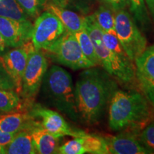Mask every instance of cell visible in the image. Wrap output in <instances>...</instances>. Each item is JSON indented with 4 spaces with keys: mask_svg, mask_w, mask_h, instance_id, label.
<instances>
[{
    "mask_svg": "<svg viewBox=\"0 0 154 154\" xmlns=\"http://www.w3.org/2000/svg\"><path fill=\"white\" fill-rule=\"evenodd\" d=\"M21 105L19 95L15 91L0 89V111L9 113Z\"/></svg>",
    "mask_w": 154,
    "mask_h": 154,
    "instance_id": "obj_23",
    "label": "cell"
},
{
    "mask_svg": "<svg viewBox=\"0 0 154 154\" xmlns=\"http://www.w3.org/2000/svg\"><path fill=\"white\" fill-rule=\"evenodd\" d=\"M102 5H106L111 8L114 11L119 9H126L128 4L127 0H99Z\"/></svg>",
    "mask_w": 154,
    "mask_h": 154,
    "instance_id": "obj_28",
    "label": "cell"
},
{
    "mask_svg": "<svg viewBox=\"0 0 154 154\" xmlns=\"http://www.w3.org/2000/svg\"><path fill=\"white\" fill-rule=\"evenodd\" d=\"M29 113L34 118L41 119L42 126L56 137L62 138L69 136L75 138L86 133L73 129L60 113L40 105H34Z\"/></svg>",
    "mask_w": 154,
    "mask_h": 154,
    "instance_id": "obj_11",
    "label": "cell"
},
{
    "mask_svg": "<svg viewBox=\"0 0 154 154\" xmlns=\"http://www.w3.org/2000/svg\"><path fill=\"white\" fill-rule=\"evenodd\" d=\"M0 115H1V113H0Z\"/></svg>",
    "mask_w": 154,
    "mask_h": 154,
    "instance_id": "obj_33",
    "label": "cell"
},
{
    "mask_svg": "<svg viewBox=\"0 0 154 154\" xmlns=\"http://www.w3.org/2000/svg\"><path fill=\"white\" fill-rule=\"evenodd\" d=\"M0 17L17 21L28 20V15L25 13L16 0L0 1Z\"/></svg>",
    "mask_w": 154,
    "mask_h": 154,
    "instance_id": "obj_22",
    "label": "cell"
},
{
    "mask_svg": "<svg viewBox=\"0 0 154 154\" xmlns=\"http://www.w3.org/2000/svg\"><path fill=\"white\" fill-rule=\"evenodd\" d=\"M48 69V61L40 49H34L29 53L27 62L22 79V95L27 101H32L38 94L44 76Z\"/></svg>",
    "mask_w": 154,
    "mask_h": 154,
    "instance_id": "obj_7",
    "label": "cell"
},
{
    "mask_svg": "<svg viewBox=\"0 0 154 154\" xmlns=\"http://www.w3.org/2000/svg\"><path fill=\"white\" fill-rule=\"evenodd\" d=\"M49 57L57 63L73 70L96 66L85 57L74 33L66 32L46 49Z\"/></svg>",
    "mask_w": 154,
    "mask_h": 154,
    "instance_id": "obj_6",
    "label": "cell"
},
{
    "mask_svg": "<svg viewBox=\"0 0 154 154\" xmlns=\"http://www.w3.org/2000/svg\"><path fill=\"white\" fill-rule=\"evenodd\" d=\"M151 105L142 93L136 90L124 91L117 88L109 105V128L113 131H119L144 127L152 120Z\"/></svg>",
    "mask_w": 154,
    "mask_h": 154,
    "instance_id": "obj_2",
    "label": "cell"
},
{
    "mask_svg": "<svg viewBox=\"0 0 154 154\" xmlns=\"http://www.w3.org/2000/svg\"><path fill=\"white\" fill-rule=\"evenodd\" d=\"M125 129L117 136L105 138L109 153L112 154H149L152 153L146 149L140 139V132L137 128Z\"/></svg>",
    "mask_w": 154,
    "mask_h": 154,
    "instance_id": "obj_12",
    "label": "cell"
},
{
    "mask_svg": "<svg viewBox=\"0 0 154 154\" xmlns=\"http://www.w3.org/2000/svg\"><path fill=\"white\" fill-rule=\"evenodd\" d=\"M28 17H37L45 8L48 0H16Z\"/></svg>",
    "mask_w": 154,
    "mask_h": 154,
    "instance_id": "obj_25",
    "label": "cell"
},
{
    "mask_svg": "<svg viewBox=\"0 0 154 154\" xmlns=\"http://www.w3.org/2000/svg\"><path fill=\"white\" fill-rule=\"evenodd\" d=\"M74 89L79 121L94 125L103 119L117 84L104 69L93 66L80 73Z\"/></svg>",
    "mask_w": 154,
    "mask_h": 154,
    "instance_id": "obj_1",
    "label": "cell"
},
{
    "mask_svg": "<svg viewBox=\"0 0 154 154\" xmlns=\"http://www.w3.org/2000/svg\"><path fill=\"white\" fill-rule=\"evenodd\" d=\"M0 154H5V146H0Z\"/></svg>",
    "mask_w": 154,
    "mask_h": 154,
    "instance_id": "obj_32",
    "label": "cell"
},
{
    "mask_svg": "<svg viewBox=\"0 0 154 154\" xmlns=\"http://www.w3.org/2000/svg\"><path fill=\"white\" fill-rule=\"evenodd\" d=\"M92 16L102 32H115V11L110 7L101 5Z\"/></svg>",
    "mask_w": 154,
    "mask_h": 154,
    "instance_id": "obj_20",
    "label": "cell"
},
{
    "mask_svg": "<svg viewBox=\"0 0 154 154\" xmlns=\"http://www.w3.org/2000/svg\"><path fill=\"white\" fill-rule=\"evenodd\" d=\"M33 25L29 20L17 21L0 17V34L9 47H21L32 41Z\"/></svg>",
    "mask_w": 154,
    "mask_h": 154,
    "instance_id": "obj_13",
    "label": "cell"
},
{
    "mask_svg": "<svg viewBox=\"0 0 154 154\" xmlns=\"http://www.w3.org/2000/svg\"><path fill=\"white\" fill-rule=\"evenodd\" d=\"M74 34L85 57L90 61H91L96 66H100V62L96 56L94 44L85 28L75 32Z\"/></svg>",
    "mask_w": 154,
    "mask_h": 154,
    "instance_id": "obj_21",
    "label": "cell"
},
{
    "mask_svg": "<svg viewBox=\"0 0 154 154\" xmlns=\"http://www.w3.org/2000/svg\"><path fill=\"white\" fill-rule=\"evenodd\" d=\"M115 31L122 47L134 62L147 47V40L126 9L115 11Z\"/></svg>",
    "mask_w": 154,
    "mask_h": 154,
    "instance_id": "obj_5",
    "label": "cell"
},
{
    "mask_svg": "<svg viewBox=\"0 0 154 154\" xmlns=\"http://www.w3.org/2000/svg\"><path fill=\"white\" fill-rule=\"evenodd\" d=\"M139 136L144 146L154 153V120H151L143 127Z\"/></svg>",
    "mask_w": 154,
    "mask_h": 154,
    "instance_id": "obj_26",
    "label": "cell"
},
{
    "mask_svg": "<svg viewBox=\"0 0 154 154\" xmlns=\"http://www.w3.org/2000/svg\"><path fill=\"white\" fill-rule=\"evenodd\" d=\"M0 1H1V0H0Z\"/></svg>",
    "mask_w": 154,
    "mask_h": 154,
    "instance_id": "obj_34",
    "label": "cell"
},
{
    "mask_svg": "<svg viewBox=\"0 0 154 154\" xmlns=\"http://www.w3.org/2000/svg\"><path fill=\"white\" fill-rule=\"evenodd\" d=\"M127 4L128 11L140 29L149 31L151 28V18L145 0H127Z\"/></svg>",
    "mask_w": 154,
    "mask_h": 154,
    "instance_id": "obj_19",
    "label": "cell"
},
{
    "mask_svg": "<svg viewBox=\"0 0 154 154\" xmlns=\"http://www.w3.org/2000/svg\"><path fill=\"white\" fill-rule=\"evenodd\" d=\"M45 9L56 15L68 32L75 33L84 29V17L65 7L63 0H49L46 4Z\"/></svg>",
    "mask_w": 154,
    "mask_h": 154,
    "instance_id": "obj_14",
    "label": "cell"
},
{
    "mask_svg": "<svg viewBox=\"0 0 154 154\" xmlns=\"http://www.w3.org/2000/svg\"><path fill=\"white\" fill-rule=\"evenodd\" d=\"M41 86L44 99L51 106L74 122L79 121L73 79L67 71L59 66H51L44 75Z\"/></svg>",
    "mask_w": 154,
    "mask_h": 154,
    "instance_id": "obj_3",
    "label": "cell"
},
{
    "mask_svg": "<svg viewBox=\"0 0 154 154\" xmlns=\"http://www.w3.org/2000/svg\"><path fill=\"white\" fill-rule=\"evenodd\" d=\"M29 130L36 153H59L61 138L56 137L46 130L39 121H34Z\"/></svg>",
    "mask_w": 154,
    "mask_h": 154,
    "instance_id": "obj_15",
    "label": "cell"
},
{
    "mask_svg": "<svg viewBox=\"0 0 154 154\" xmlns=\"http://www.w3.org/2000/svg\"><path fill=\"white\" fill-rule=\"evenodd\" d=\"M66 32L58 17L46 11L36 18L33 25L32 42L36 49L46 50Z\"/></svg>",
    "mask_w": 154,
    "mask_h": 154,
    "instance_id": "obj_8",
    "label": "cell"
},
{
    "mask_svg": "<svg viewBox=\"0 0 154 154\" xmlns=\"http://www.w3.org/2000/svg\"><path fill=\"white\" fill-rule=\"evenodd\" d=\"M84 28L93 42L100 66L121 83L125 84L134 83L136 80L134 62L124 60L106 47L103 41V32L96 24L92 14L84 17Z\"/></svg>",
    "mask_w": 154,
    "mask_h": 154,
    "instance_id": "obj_4",
    "label": "cell"
},
{
    "mask_svg": "<svg viewBox=\"0 0 154 154\" xmlns=\"http://www.w3.org/2000/svg\"><path fill=\"white\" fill-rule=\"evenodd\" d=\"M145 2L149 14H151L154 22V0H145Z\"/></svg>",
    "mask_w": 154,
    "mask_h": 154,
    "instance_id": "obj_30",
    "label": "cell"
},
{
    "mask_svg": "<svg viewBox=\"0 0 154 154\" xmlns=\"http://www.w3.org/2000/svg\"><path fill=\"white\" fill-rule=\"evenodd\" d=\"M35 119L29 113L14 112L0 115V130L9 134H17L20 131L29 129Z\"/></svg>",
    "mask_w": 154,
    "mask_h": 154,
    "instance_id": "obj_16",
    "label": "cell"
},
{
    "mask_svg": "<svg viewBox=\"0 0 154 154\" xmlns=\"http://www.w3.org/2000/svg\"><path fill=\"white\" fill-rule=\"evenodd\" d=\"M14 134H9L0 130V146H6L14 138Z\"/></svg>",
    "mask_w": 154,
    "mask_h": 154,
    "instance_id": "obj_29",
    "label": "cell"
},
{
    "mask_svg": "<svg viewBox=\"0 0 154 154\" xmlns=\"http://www.w3.org/2000/svg\"><path fill=\"white\" fill-rule=\"evenodd\" d=\"M34 49L35 47L32 41H29L21 47L7 50L3 54L0 55L6 70L14 81L15 91L19 95L22 94L23 74L27 62L29 53Z\"/></svg>",
    "mask_w": 154,
    "mask_h": 154,
    "instance_id": "obj_10",
    "label": "cell"
},
{
    "mask_svg": "<svg viewBox=\"0 0 154 154\" xmlns=\"http://www.w3.org/2000/svg\"><path fill=\"white\" fill-rule=\"evenodd\" d=\"M5 151L8 154L36 153L30 130L24 129L17 133L10 143L5 146Z\"/></svg>",
    "mask_w": 154,
    "mask_h": 154,
    "instance_id": "obj_17",
    "label": "cell"
},
{
    "mask_svg": "<svg viewBox=\"0 0 154 154\" xmlns=\"http://www.w3.org/2000/svg\"><path fill=\"white\" fill-rule=\"evenodd\" d=\"M79 148L80 154H108L109 153L108 146L104 138L96 135L85 133L79 137H75Z\"/></svg>",
    "mask_w": 154,
    "mask_h": 154,
    "instance_id": "obj_18",
    "label": "cell"
},
{
    "mask_svg": "<svg viewBox=\"0 0 154 154\" xmlns=\"http://www.w3.org/2000/svg\"><path fill=\"white\" fill-rule=\"evenodd\" d=\"M135 74L142 94L154 107V44L134 61Z\"/></svg>",
    "mask_w": 154,
    "mask_h": 154,
    "instance_id": "obj_9",
    "label": "cell"
},
{
    "mask_svg": "<svg viewBox=\"0 0 154 154\" xmlns=\"http://www.w3.org/2000/svg\"><path fill=\"white\" fill-rule=\"evenodd\" d=\"M103 41L104 42L106 47L113 53L116 54L125 61H132L119 42L116 34V31L110 32H103Z\"/></svg>",
    "mask_w": 154,
    "mask_h": 154,
    "instance_id": "obj_24",
    "label": "cell"
},
{
    "mask_svg": "<svg viewBox=\"0 0 154 154\" xmlns=\"http://www.w3.org/2000/svg\"><path fill=\"white\" fill-rule=\"evenodd\" d=\"M0 89L15 91V84L0 58Z\"/></svg>",
    "mask_w": 154,
    "mask_h": 154,
    "instance_id": "obj_27",
    "label": "cell"
},
{
    "mask_svg": "<svg viewBox=\"0 0 154 154\" xmlns=\"http://www.w3.org/2000/svg\"><path fill=\"white\" fill-rule=\"evenodd\" d=\"M8 48H9V46L7 45L5 41V39H4V38L2 37V36L0 34V55L5 53L7 51Z\"/></svg>",
    "mask_w": 154,
    "mask_h": 154,
    "instance_id": "obj_31",
    "label": "cell"
}]
</instances>
